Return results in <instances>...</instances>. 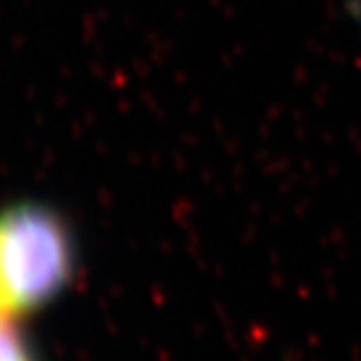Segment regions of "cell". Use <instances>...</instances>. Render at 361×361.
Segmentation results:
<instances>
[{
	"mask_svg": "<svg viewBox=\"0 0 361 361\" xmlns=\"http://www.w3.org/2000/svg\"><path fill=\"white\" fill-rule=\"evenodd\" d=\"M75 267L73 233L56 209L39 201L0 209V303L13 319L52 303Z\"/></svg>",
	"mask_w": 361,
	"mask_h": 361,
	"instance_id": "6da1fadb",
	"label": "cell"
},
{
	"mask_svg": "<svg viewBox=\"0 0 361 361\" xmlns=\"http://www.w3.org/2000/svg\"><path fill=\"white\" fill-rule=\"evenodd\" d=\"M0 361H37L13 319L0 322Z\"/></svg>",
	"mask_w": 361,
	"mask_h": 361,
	"instance_id": "7a4b0ae2",
	"label": "cell"
},
{
	"mask_svg": "<svg viewBox=\"0 0 361 361\" xmlns=\"http://www.w3.org/2000/svg\"><path fill=\"white\" fill-rule=\"evenodd\" d=\"M8 319H13L8 313H6V310L2 307V303H0V322H8Z\"/></svg>",
	"mask_w": 361,
	"mask_h": 361,
	"instance_id": "3957f363",
	"label": "cell"
}]
</instances>
